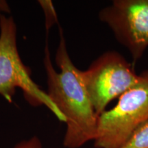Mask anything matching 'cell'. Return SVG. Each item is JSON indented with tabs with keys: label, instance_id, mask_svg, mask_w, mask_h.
<instances>
[{
	"label": "cell",
	"instance_id": "cell-1",
	"mask_svg": "<svg viewBox=\"0 0 148 148\" xmlns=\"http://www.w3.org/2000/svg\"><path fill=\"white\" fill-rule=\"evenodd\" d=\"M58 28L60 40L55 61L60 71L53 67L47 42L45 48L47 93L65 119L64 146L79 148L95 138L98 115L83 84L81 70L75 66L68 53L62 27Z\"/></svg>",
	"mask_w": 148,
	"mask_h": 148
},
{
	"label": "cell",
	"instance_id": "cell-2",
	"mask_svg": "<svg viewBox=\"0 0 148 148\" xmlns=\"http://www.w3.org/2000/svg\"><path fill=\"white\" fill-rule=\"evenodd\" d=\"M17 29L12 16L0 14V95L12 103L16 88L33 107L45 106L61 122L64 116L32 77L30 68L22 61L17 47Z\"/></svg>",
	"mask_w": 148,
	"mask_h": 148
},
{
	"label": "cell",
	"instance_id": "cell-3",
	"mask_svg": "<svg viewBox=\"0 0 148 148\" xmlns=\"http://www.w3.org/2000/svg\"><path fill=\"white\" fill-rule=\"evenodd\" d=\"M148 121V69L118 98L116 105L97 118L94 147L122 148L135 131Z\"/></svg>",
	"mask_w": 148,
	"mask_h": 148
},
{
	"label": "cell",
	"instance_id": "cell-4",
	"mask_svg": "<svg viewBox=\"0 0 148 148\" xmlns=\"http://www.w3.org/2000/svg\"><path fill=\"white\" fill-rule=\"evenodd\" d=\"M81 77L98 116L106 110L114 99L137 83L139 74L134 65L119 52L105 51L95 59Z\"/></svg>",
	"mask_w": 148,
	"mask_h": 148
},
{
	"label": "cell",
	"instance_id": "cell-5",
	"mask_svg": "<svg viewBox=\"0 0 148 148\" xmlns=\"http://www.w3.org/2000/svg\"><path fill=\"white\" fill-rule=\"evenodd\" d=\"M98 16L128 51L135 65L148 48V0H114Z\"/></svg>",
	"mask_w": 148,
	"mask_h": 148
},
{
	"label": "cell",
	"instance_id": "cell-6",
	"mask_svg": "<svg viewBox=\"0 0 148 148\" xmlns=\"http://www.w3.org/2000/svg\"><path fill=\"white\" fill-rule=\"evenodd\" d=\"M122 148H148V121L135 131Z\"/></svg>",
	"mask_w": 148,
	"mask_h": 148
},
{
	"label": "cell",
	"instance_id": "cell-7",
	"mask_svg": "<svg viewBox=\"0 0 148 148\" xmlns=\"http://www.w3.org/2000/svg\"><path fill=\"white\" fill-rule=\"evenodd\" d=\"M38 2L44 9L46 16V29L48 31L50 27L58 22L57 14L51 1H39Z\"/></svg>",
	"mask_w": 148,
	"mask_h": 148
},
{
	"label": "cell",
	"instance_id": "cell-8",
	"mask_svg": "<svg viewBox=\"0 0 148 148\" xmlns=\"http://www.w3.org/2000/svg\"><path fill=\"white\" fill-rule=\"evenodd\" d=\"M14 148H42V144L37 136H33L28 140H24L19 142Z\"/></svg>",
	"mask_w": 148,
	"mask_h": 148
},
{
	"label": "cell",
	"instance_id": "cell-9",
	"mask_svg": "<svg viewBox=\"0 0 148 148\" xmlns=\"http://www.w3.org/2000/svg\"><path fill=\"white\" fill-rule=\"evenodd\" d=\"M10 7L8 2L4 0H0V14L10 13Z\"/></svg>",
	"mask_w": 148,
	"mask_h": 148
}]
</instances>
